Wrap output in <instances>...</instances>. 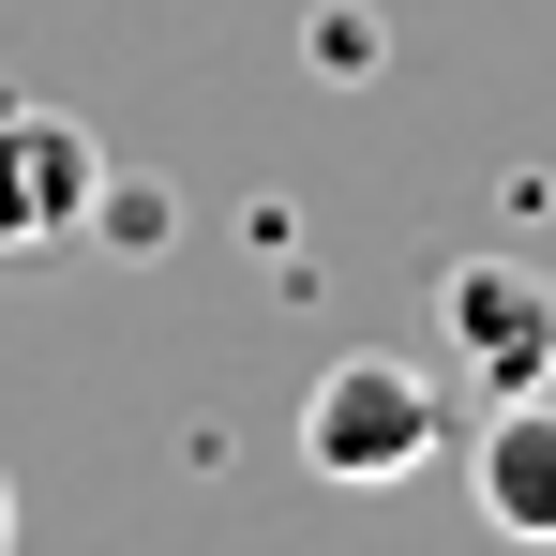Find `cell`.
Instances as JSON below:
<instances>
[{"label": "cell", "instance_id": "6da1fadb", "mask_svg": "<svg viewBox=\"0 0 556 556\" xmlns=\"http://www.w3.org/2000/svg\"><path fill=\"white\" fill-rule=\"evenodd\" d=\"M437 452H452V406H437V376L391 362V346H346V362L301 391V466L346 481V496H391V481H421Z\"/></svg>", "mask_w": 556, "mask_h": 556}, {"label": "cell", "instance_id": "7a4b0ae2", "mask_svg": "<svg viewBox=\"0 0 556 556\" xmlns=\"http://www.w3.org/2000/svg\"><path fill=\"white\" fill-rule=\"evenodd\" d=\"M105 211V136L76 105L0 91V256H46V241H91Z\"/></svg>", "mask_w": 556, "mask_h": 556}, {"label": "cell", "instance_id": "3957f363", "mask_svg": "<svg viewBox=\"0 0 556 556\" xmlns=\"http://www.w3.org/2000/svg\"><path fill=\"white\" fill-rule=\"evenodd\" d=\"M437 346L481 391H556V286L511 271V256H452L437 271Z\"/></svg>", "mask_w": 556, "mask_h": 556}, {"label": "cell", "instance_id": "277c9868", "mask_svg": "<svg viewBox=\"0 0 556 556\" xmlns=\"http://www.w3.org/2000/svg\"><path fill=\"white\" fill-rule=\"evenodd\" d=\"M466 496L496 542H556V391H496V421L466 437Z\"/></svg>", "mask_w": 556, "mask_h": 556}, {"label": "cell", "instance_id": "5b68a950", "mask_svg": "<svg viewBox=\"0 0 556 556\" xmlns=\"http://www.w3.org/2000/svg\"><path fill=\"white\" fill-rule=\"evenodd\" d=\"M0 542H15V481H0Z\"/></svg>", "mask_w": 556, "mask_h": 556}]
</instances>
